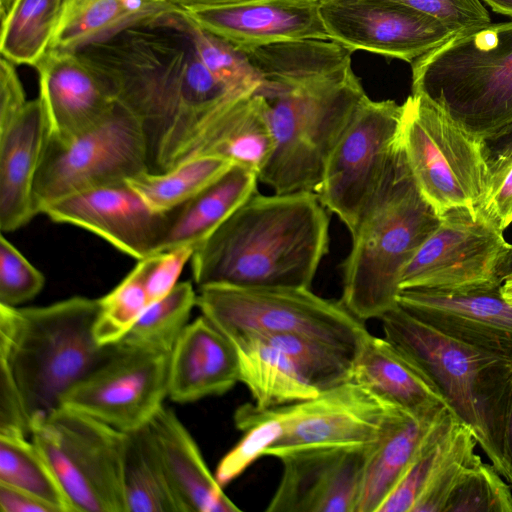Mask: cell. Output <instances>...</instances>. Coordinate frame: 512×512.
Wrapping results in <instances>:
<instances>
[{"label": "cell", "mask_w": 512, "mask_h": 512, "mask_svg": "<svg viewBox=\"0 0 512 512\" xmlns=\"http://www.w3.org/2000/svg\"><path fill=\"white\" fill-rule=\"evenodd\" d=\"M329 226L316 192H257L195 249L193 279L199 288H310Z\"/></svg>", "instance_id": "1"}, {"label": "cell", "mask_w": 512, "mask_h": 512, "mask_svg": "<svg viewBox=\"0 0 512 512\" xmlns=\"http://www.w3.org/2000/svg\"><path fill=\"white\" fill-rule=\"evenodd\" d=\"M100 299L73 296L39 307L0 304V368L12 377L29 423L61 406L114 345L95 336Z\"/></svg>", "instance_id": "2"}, {"label": "cell", "mask_w": 512, "mask_h": 512, "mask_svg": "<svg viewBox=\"0 0 512 512\" xmlns=\"http://www.w3.org/2000/svg\"><path fill=\"white\" fill-rule=\"evenodd\" d=\"M411 67L412 93L482 141L489 167L512 154V20L457 33Z\"/></svg>", "instance_id": "3"}, {"label": "cell", "mask_w": 512, "mask_h": 512, "mask_svg": "<svg viewBox=\"0 0 512 512\" xmlns=\"http://www.w3.org/2000/svg\"><path fill=\"white\" fill-rule=\"evenodd\" d=\"M441 217L419 191L395 140L381 184L351 234L342 263V304L358 319L398 305L402 273Z\"/></svg>", "instance_id": "4"}, {"label": "cell", "mask_w": 512, "mask_h": 512, "mask_svg": "<svg viewBox=\"0 0 512 512\" xmlns=\"http://www.w3.org/2000/svg\"><path fill=\"white\" fill-rule=\"evenodd\" d=\"M273 136L258 181L274 193L317 192L326 162L368 97L351 65L285 85H259Z\"/></svg>", "instance_id": "5"}, {"label": "cell", "mask_w": 512, "mask_h": 512, "mask_svg": "<svg viewBox=\"0 0 512 512\" xmlns=\"http://www.w3.org/2000/svg\"><path fill=\"white\" fill-rule=\"evenodd\" d=\"M194 52L188 34L172 24L132 27L77 51L141 120L147 141L176 112Z\"/></svg>", "instance_id": "6"}, {"label": "cell", "mask_w": 512, "mask_h": 512, "mask_svg": "<svg viewBox=\"0 0 512 512\" xmlns=\"http://www.w3.org/2000/svg\"><path fill=\"white\" fill-rule=\"evenodd\" d=\"M397 140L419 191L440 217L481 206L490 181L484 144L440 106L422 94L408 96Z\"/></svg>", "instance_id": "7"}, {"label": "cell", "mask_w": 512, "mask_h": 512, "mask_svg": "<svg viewBox=\"0 0 512 512\" xmlns=\"http://www.w3.org/2000/svg\"><path fill=\"white\" fill-rule=\"evenodd\" d=\"M30 438L56 476L72 512H126L125 432L62 405L31 421Z\"/></svg>", "instance_id": "8"}, {"label": "cell", "mask_w": 512, "mask_h": 512, "mask_svg": "<svg viewBox=\"0 0 512 512\" xmlns=\"http://www.w3.org/2000/svg\"><path fill=\"white\" fill-rule=\"evenodd\" d=\"M196 306L228 339L245 334H298L356 352L368 330L341 301L310 288H199Z\"/></svg>", "instance_id": "9"}, {"label": "cell", "mask_w": 512, "mask_h": 512, "mask_svg": "<svg viewBox=\"0 0 512 512\" xmlns=\"http://www.w3.org/2000/svg\"><path fill=\"white\" fill-rule=\"evenodd\" d=\"M149 170L144 126L117 102L100 121L70 139L47 137L34 183L36 212L40 214L68 195L126 181Z\"/></svg>", "instance_id": "10"}, {"label": "cell", "mask_w": 512, "mask_h": 512, "mask_svg": "<svg viewBox=\"0 0 512 512\" xmlns=\"http://www.w3.org/2000/svg\"><path fill=\"white\" fill-rule=\"evenodd\" d=\"M402 104L367 97L330 154L317 194L352 233L385 175Z\"/></svg>", "instance_id": "11"}, {"label": "cell", "mask_w": 512, "mask_h": 512, "mask_svg": "<svg viewBox=\"0 0 512 512\" xmlns=\"http://www.w3.org/2000/svg\"><path fill=\"white\" fill-rule=\"evenodd\" d=\"M480 208H455L405 267L400 289L465 291L501 285L499 267L508 246Z\"/></svg>", "instance_id": "12"}, {"label": "cell", "mask_w": 512, "mask_h": 512, "mask_svg": "<svg viewBox=\"0 0 512 512\" xmlns=\"http://www.w3.org/2000/svg\"><path fill=\"white\" fill-rule=\"evenodd\" d=\"M254 407L282 425L281 436L263 455L279 459L312 448L369 447L379 439L397 406L348 381L305 401L270 409Z\"/></svg>", "instance_id": "13"}, {"label": "cell", "mask_w": 512, "mask_h": 512, "mask_svg": "<svg viewBox=\"0 0 512 512\" xmlns=\"http://www.w3.org/2000/svg\"><path fill=\"white\" fill-rule=\"evenodd\" d=\"M384 337L427 379L455 419L484 439L477 390L494 357L417 319L399 305L380 318Z\"/></svg>", "instance_id": "14"}, {"label": "cell", "mask_w": 512, "mask_h": 512, "mask_svg": "<svg viewBox=\"0 0 512 512\" xmlns=\"http://www.w3.org/2000/svg\"><path fill=\"white\" fill-rule=\"evenodd\" d=\"M170 354L117 343L106 361L67 392L61 406L122 432L146 426L168 397Z\"/></svg>", "instance_id": "15"}, {"label": "cell", "mask_w": 512, "mask_h": 512, "mask_svg": "<svg viewBox=\"0 0 512 512\" xmlns=\"http://www.w3.org/2000/svg\"><path fill=\"white\" fill-rule=\"evenodd\" d=\"M329 39L413 63L456 33L438 19L392 0H320Z\"/></svg>", "instance_id": "16"}, {"label": "cell", "mask_w": 512, "mask_h": 512, "mask_svg": "<svg viewBox=\"0 0 512 512\" xmlns=\"http://www.w3.org/2000/svg\"><path fill=\"white\" fill-rule=\"evenodd\" d=\"M41 214L90 231L136 260L156 253L167 218L166 212L151 210L127 181L68 195Z\"/></svg>", "instance_id": "17"}, {"label": "cell", "mask_w": 512, "mask_h": 512, "mask_svg": "<svg viewBox=\"0 0 512 512\" xmlns=\"http://www.w3.org/2000/svg\"><path fill=\"white\" fill-rule=\"evenodd\" d=\"M500 286L449 292L403 289L397 303L417 319L512 367V303Z\"/></svg>", "instance_id": "18"}, {"label": "cell", "mask_w": 512, "mask_h": 512, "mask_svg": "<svg viewBox=\"0 0 512 512\" xmlns=\"http://www.w3.org/2000/svg\"><path fill=\"white\" fill-rule=\"evenodd\" d=\"M369 447L312 448L280 457L282 475L266 512H355Z\"/></svg>", "instance_id": "19"}, {"label": "cell", "mask_w": 512, "mask_h": 512, "mask_svg": "<svg viewBox=\"0 0 512 512\" xmlns=\"http://www.w3.org/2000/svg\"><path fill=\"white\" fill-rule=\"evenodd\" d=\"M319 5L320 0H247L182 8L201 28L248 50L282 41L330 40Z\"/></svg>", "instance_id": "20"}, {"label": "cell", "mask_w": 512, "mask_h": 512, "mask_svg": "<svg viewBox=\"0 0 512 512\" xmlns=\"http://www.w3.org/2000/svg\"><path fill=\"white\" fill-rule=\"evenodd\" d=\"M34 68L50 139L65 141L78 135L117 103L107 82L77 52L49 49Z\"/></svg>", "instance_id": "21"}, {"label": "cell", "mask_w": 512, "mask_h": 512, "mask_svg": "<svg viewBox=\"0 0 512 512\" xmlns=\"http://www.w3.org/2000/svg\"><path fill=\"white\" fill-rule=\"evenodd\" d=\"M47 119L38 96L0 117V229L12 232L37 215L34 183L47 139Z\"/></svg>", "instance_id": "22"}, {"label": "cell", "mask_w": 512, "mask_h": 512, "mask_svg": "<svg viewBox=\"0 0 512 512\" xmlns=\"http://www.w3.org/2000/svg\"><path fill=\"white\" fill-rule=\"evenodd\" d=\"M239 382L233 343L204 315L189 323L170 354L168 397L189 403L222 395Z\"/></svg>", "instance_id": "23"}, {"label": "cell", "mask_w": 512, "mask_h": 512, "mask_svg": "<svg viewBox=\"0 0 512 512\" xmlns=\"http://www.w3.org/2000/svg\"><path fill=\"white\" fill-rule=\"evenodd\" d=\"M171 484L186 512H240L224 493L192 435L164 406L149 423Z\"/></svg>", "instance_id": "24"}, {"label": "cell", "mask_w": 512, "mask_h": 512, "mask_svg": "<svg viewBox=\"0 0 512 512\" xmlns=\"http://www.w3.org/2000/svg\"><path fill=\"white\" fill-rule=\"evenodd\" d=\"M183 8L171 0H65L49 49H80L138 26L166 24Z\"/></svg>", "instance_id": "25"}, {"label": "cell", "mask_w": 512, "mask_h": 512, "mask_svg": "<svg viewBox=\"0 0 512 512\" xmlns=\"http://www.w3.org/2000/svg\"><path fill=\"white\" fill-rule=\"evenodd\" d=\"M350 381L415 416L448 409L423 374L385 337L367 333L362 339Z\"/></svg>", "instance_id": "26"}, {"label": "cell", "mask_w": 512, "mask_h": 512, "mask_svg": "<svg viewBox=\"0 0 512 512\" xmlns=\"http://www.w3.org/2000/svg\"><path fill=\"white\" fill-rule=\"evenodd\" d=\"M447 412L419 417L395 407L379 439L368 448L355 512H377Z\"/></svg>", "instance_id": "27"}, {"label": "cell", "mask_w": 512, "mask_h": 512, "mask_svg": "<svg viewBox=\"0 0 512 512\" xmlns=\"http://www.w3.org/2000/svg\"><path fill=\"white\" fill-rule=\"evenodd\" d=\"M258 175L234 164L187 202L166 212V225L156 253L182 246L196 249L238 207L258 192Z\"/></svg>", "instance_id": "28"}, {"label": "cell", "mask_w": 512, "mask_h": 512, "mask_svg": "<svg viewBox=\"0 0 512 512\" xmlns=\"http://www.w3.org/2000/svg\"><path fill=\"white\" fill-rule=\"evenodd\" d=\"M229 340L238 354L239 382L248 388L257 408H275L320 394L292 359L264 337L245 334Z\"/></svg>", "instance_id": "29"}, {"label": "cell", "mask_w": 512, "mask_h": 512, "mask_svg": "<svg viewBox=\"0 0 512 512\" xmlns=\"http://www.w3.org/2000/svg\"><path fill=\"white\" fill-rule=\"evenodd\" d=\"M123 488L126 512H186L149 424L125 432Z\"/></svg>", "instance_id": "30"}, {"label": "cell", "mask_w": 512, "mask_h": 512, "mask_svg": "<svg viewBox=\"0 0 512 512\" xmlns=\"http://www.w3.org/2000/svg\"><path fill=\"white\" fill-rule=\"evenodd\" d=\"M261 83L284 85L329 74L351 65L353 51L335 41L302 39L243 50Z\"/></svg>", "instance_id": "31"}, {"label": "cell", "mask_w": 512, "mask_h": 512, "mask_svg": "<svg viewBox=\"0 0 512 512\" xmlns=\"http://www.w3.org/2000/svg\"><path fill=\"white\" fill-rule=\"evenodd\" d=\"M482 449L512 484V367L499 360L482 373L477 390Z\"/></svg>", "instance_id": "32"}, {"label": "cell", "mask_w": 512, "mask_h": 512, "mask_svg": "<svg viewBox=\"0 0 512 512\" xmlns=\"http://www.w3.org/2000/svg\"><path fill=\"white\" fill-rule=\"evenodd\" d=\"M65 0H15L1 20V56L35 67L48 52Z\"/></svg>", "instance_id": "33"}, {"label": "cell", "mask_w": 512, "mask_h": 512, "mask_svg": "<svg viewBox=\"0 0 512 512\" xmlns=\"http://www.w3.org/2000/svg\"><path fill=\"white\" fill-rule=\"evenodd\" d=\"M235 163L218 156H200L167 171H145L127 179L148 207L165 213L190 200Z\"/></svg>", "instance_id": "34"}, {"label": "cell", "mask_w": 512, "mask_h": 512, "mask_svg": "<svg viewBox=\"0 0 512 512\" xmlns=\"http://www.w3.org/2000/svg\"><path fill=\"white\" fill-rule=\"evenodd\" d=\"M0 484L26 492L57 512H72L52 469L26 435L0 434Z\"/></svg>", "instance_id": "35"}, {"label": "cell", "mask_w": 512, "mask_h": 512, "mask_svg": "<svg viewBox=\"0 0 512 512\" xmlns=\"http://www.w3.org/2000/svg\"><path fill=\"white\" fill-rule=\"evenodd\" d=\"M196 301L197 293L192 284L189 281L178 282L167 295L146 308L118 344L171 353L189 324Z\"/></svg>", "instance_id": "36"}, {"label": "cell", "mask_w": 512, "mask_h": 512, "mask_svg": "<svg viewBox=\"0 0 512 512\" xmlns=\"http://www.w3.org/2000/svg\"><path fill=\"white\" fill-rule=\"evenodd\" d=\"M282 349L319 393L351 379L356 352L298 334H258ZM236 338V337H235Z\"/></svg>", "instance_id": "37"}, {"label": "cell", "mask_w": 512, "mask_h": 512, "mask_svg": "<svg viewBox=\"0 0 512 512\" xmlns=\"http://www.w3.org/2000/svg\"><path fill=\"white\" fill-rule=\"evenodd\" d=\"M171 23L188 34L209 71L233 94L255 92L261 77L245 51L201 28L183 12Z\"/></svg>", "instance_id": "38"}, {"label": "cell", "mask_w": 512, "mask_h": 512, "mask_svg": "<svg viewBox=\"0 0 512 512\" xmlns=\"http://www.w3.org/2000/svg\"><path fill=\"white\" fill-rule=\"evenodd\" d=\"M147 257L109 293L100 299V311L95 323V336L101 345L118 343L151 304L146 276Z\"/></svg>", "instance_id": "39"}, {"label": "cell", "mask_w": 512, "mask_h": 512, "mask_svg": "<svg viewBox=\"0 0 512 512\" xmlns=\"http://www.w3.org/2000/svg\"><path fill=\"white\" fill-rule=\"evenodd\" d=\"M458 421L447 412L437 423L407 470L377 512H412L444 457Z\"/></svg>", "instance_id": "40"}, {"label": "cell", "mask_w": 512, "mask_h": 512, "mask_svg": "<svg viewBox=\"0 0 512 512\" xmlns=\"http://www.w3.org/2000/svg\"><path fill=\"white\" fill-rule=\"evenodd\" d=\"M477 441L469 428L457 422L448 449L433 472L412 512H443L453 489L464 472L480 457Z\"/></svg>", "instance_id": "41"}, {"label": "cell", "mask_w": 512, "mask_h": 512, "mask_svg": "<svg viewBox=\"0 0 512 512\" xmlns=\"http://www.w3.org/2000/svg\"><path fill=\"white\" fill-rule=\"evenodd\" d=\"M443 512H512V494L496 468L480 458L464 472Z\"/></svg>", "instance_id": "42"}, {"label": "cell", "mask_w": 512, "mask_h": 512, "mask_svg": "<svg viewBox=\"0 0 512 512\" xmlns=\"http://www.w3.org/2000/svg\"><path fill=\"white\" fill-rule=\"evenodd\" d=\"M45 277L3 235L0 237V304L19 307L43 289Z\"/></svg>", "instance_id": "43"}, {"label": "cell", "mask_w": 512, "mask_h": 512, "mask_svg": "<svg viewBox=\"0 0 512 512\" xmlns=\"http://www.w3.org/2000/svg\"><path fill=\"white\" fill-rule=\"evenodd\" d=\"M426 13L456 34L492 23L482 0H392Z\"/></svg>", "instance_id": "44"}, {"label": "cell", "mask_w": 512, "mask_h": 512, "mask_svg": "<svg viewBox=\"0 0 512 512\" xmlns=\"http://www.w3.org/2000/svg\"><path fill=\"white\" fill-rule=\"evenodd\" d=\"M194 251L193 247L182 246L147 257L146 286L151 304L167 295L177 285L178 278Z\"/></svg>", "instance_id": "45"}, {"label": "cell", "mask_w": 512, "mask_h": 512, "mask_svg": "<svg viewBox=\"0 0 512 512\" xmlns=\"http://www.w3.org/2000/svg\"><path fill=\"white\" fill-rule=\"evenodd\" d=\"M479 208L502 231L512 223V154L490 168L488 192Z\"/></svg>", "instance_id": "46"}, {"label": "cell", "mask_w": 512, "mask_h": 512, "mask_svg": "<svg viewBox=\"0 0 512 512\" xmlns=\"http://www.w3.org/2000/svg\"><path fill=\"white\" fill-rule=\"evenodd\" d=\"M1 512H57L51 505L21 490L0 484Z\"/></svg>", "instance_id": "47"}, {"label": "cell", "mask_w": 512, "mask_h": 512, "mask_svg": "<svg viewBox=\"0 0 512 512\" xmlns=\"http://www.w3.org/2000/svg\"><path fill=\"white\" fill-rule=\"evenodd\" d=\"M494 12L512 18V0H482Z\"/></svg>", "instance_id": "48"}, {"label": "cell", "mask_w": 512, "mask_h": 512, "mask_svg": "<svg viewBox=\"0 0 512 512\" xmlns=\"http://www.w3.org/2000/svg\"><path fill=\"white\" fill-rule=\"evenodd\" d=\"M180 7L197 6V5H221L231 4L247 0H171Z\"/></svg>", "instance_id": "49"}, {"label": "cell", "mask_w": 512, "mask_h": 512, "mask_svg": "<svg viewBox=\"0 0 512 512\" xmlns=\"http://www.w3.org/2000/svg\"><path fill=\"white\" fill-rule=\"evenodd\" d=\"M510 274H512V244H508L499 267L501 282Z\"/></svg>", "instance_id": "50"}, {"label": "cell", "mask_w": 512, "mask_h": 512, "mask_svg": "<svg viewBox=\"0 0 512 512\" xmlns=\"http://www.w3.org/2000/svg\"><path fill=\"white\" fill-rule=\"evenodd\" d=\"M500 291L503 295V297L510 303H512V274L507 276L501 286Z\"/></svg>", "instance_id": "51"}, {"label": "cell", "mask_w": 512, "mask_h": 512, "mask_svg": "<svg viewBox=\"0 0 512 512\" xmlns=\"http://www.w3.org/2000/svg\"><path fill=\"white\" fill-rule=\"evenodd\" d=\"M15 0H0V16L1 20L6 17Z\"/></svg>", "instance_id": "52"}]
</instances>
